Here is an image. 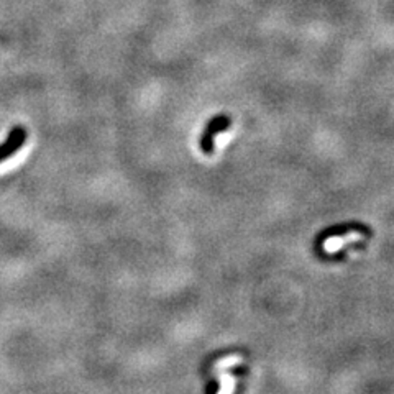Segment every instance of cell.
Here are the masks:
<instances>
[{"label":"cell","instance_id":"6da1fadb","mask_svg":"<svg viewBox=\"0 0 394 394\" xmlns=\"http://www.w3.org/2000/svg\"><path fill=\"white\" fill-rule=\"evenodd\" d=\"M26 138H28V130L24 125H15L10 128L5 142L0 143V163H4V161L12 158L14 155H17L25 145Z\"/></svg>","mask_w":394,"mask_h":394},{"label":"cell","instance_id":"7a4b0ae2","mask_svg":"<svg viewBox=\"0 0 394 394\" xmlns=\"http://www.w3.org/2000/svg\"><path fill=\"white\" fill-rule=\"evenodd\" d=\"M229 125H230V118L227 115L215 117L214 120L209 123L207 128H206V133L202 135V140H201V148H202L204 153H212V151H214V137L219 132L225 130V128Z\"/></svg>","mask_w":394,"mask_h":394}]
</instances>
